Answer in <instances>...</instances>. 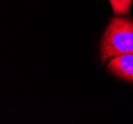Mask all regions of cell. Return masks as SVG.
<instances>
[{
  "instance_id": "obj_1",
  "label": "cell",
  "mask_w": 133,
  "mask_h": 124,
  "mask_svg": "<svg viewBox=\"0 0 133 124\" xmlns=\"http://www.w3.org/2000/svg\"><path fill=\"white\" fill-rule=\"evenodd\" d=\"M125 54H133V21L130 18H112L101 39V62Z\"/></svg>"
},
{
  "instance_id": "obj_2",
  "label": "cell",
  "mask_w": 133,
  "mask_h": 124,
  "mask_svg": "<svg viewBox=\"0 0 133 124\" xmlns=\"http://www.w3.org/2000/svg\"><path fill=\"white\" fill-rule=\"evenodd\" d=\"M107 70L113 75L133 82V54H125L111 58Z\"/></svg>"
},
{
  "instance_id": "obj_3",
  "label": "cell",
  "mask_w": 133,
  "mask_h": 124,
  "mask_svg": "<svg viewBox=\"0 0 133 124\" xmlns=\"http://www.w3.org/2000/svg\"><path fill=\"white\" fill-rule=\"evenodd\" d=\"M109 3L115 15H124L129 11L132 0H109Z\"/></svg>"
}]
</instances>
